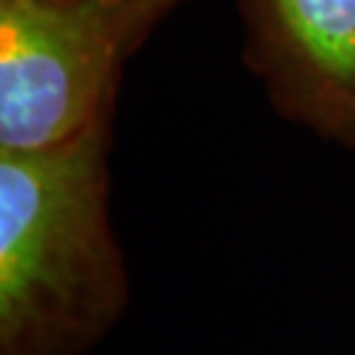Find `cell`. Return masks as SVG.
<instances>
[{"label":"cell","instance_id":"obj_2","mask_svg":"<svg viewBox=\"0 0 355 355\" xmlns=\"http://www.w3.org/2000/svg\"><path fill=\"white\" fill-rule=\"evenodd\" d=\"M177 0H0V150L105 121L119 66Z\"/></svg>","mask_w":355,"mask_h":355},{"label":"cell","instance_id":"obj_3","mask_svg":"<svg viewBox=\"0 0 355 355\" xmlns=\"http://www.w3.org/2000/svg\"><path fill=\"white\" fill-rule=\"evenodd\" d=\"M250 53L277 101L355 137V0H242Z\"/></svg>","mask_w":355,"mask_h":355},{"label":"cell","instance_id":"obj_1","mask_svg":"<svg viewBox=\"0 0 355 355\" xmlns=\"http://www.w3.org/2000/svg\"><path fill=\"white\" fill-rule=\"evenodd\" d=\"M103 150L105 121L53 148L0 150L3 355H32L114 300Z\"/></svg>","mask_w":355,"mask_h":355}]
</instances>
